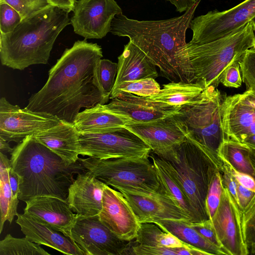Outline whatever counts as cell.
<instances>
[{
  "instance_id": "obj_1",
  "label": "cell",
  "mask_w": 255,
  "mask_h": 255,
  "mask_svg": "<svg viewBox=\"0 0 255 255\" xmlns=\"http://www.w3.org/2000/svg\"><path fill=\"white\" fill-rule=\"evenodd\" d=\"M102 57V48L97 43L86 39L75 41L49 70L45 84L31 95L26 108L73 123L82 108L105 105L110 96L104 93L99 79Z\"/></svg>"
},
{
  "instance_id": "obj_2",
  "label": "cell",
  "mask_w": 255,
  "mask_h": 255,
  "mask_svg": "<svg viewBox=\"0 0 255 255\" xmlns=\"http://www.w3.org/2000/svg\"><path fill=\"white\" fill-rule=\"evenodd\" d=\"M10 166L19 182L18 199L26 202L51 196L67 201L74 176L88 170L79 161L69 163L30 135L13 148Z\"/></svg>"
},
{
  "instance_id": "obj_3",
  "label": "cell",
  "mask_w": 255,
  "mask_h": 255,
  "mask_svg": "<svg viewBox=\"0 0 255 255\" xmlns=\"http://www.w3.org/2000/svg\"><path fill=\"white\" fill-rule=\"evenodd\" d=\"M200 0L181 16L165 20H138L117 15L110 32L128 37L158 67L162 76L171 82L182 81L175 55L186 44V32Z\"/></svg>"
},
{
  "instance_id": "obj_4",
  "label": "cell",
  "mask_w": 255,
  "mask_h": 255,
  "mask_svg": "<svg viewBox=\"0 0 255 255\" xmlns=\"http://www.w3.org/2000/svg\"><path fill=\"white\" fill-rule=\"evenodd\" d=\"M70 23L69 12L52 5L22 19L12 32L0 34L2 65L22 70L47 64L57 37Z\"/></svg>"
},
{
  "instance_id": "obj_5",
  "label": "cell",
  "mask_w": 255,
  "mask_h": 255,
  "mask_svg": "<svg viewBox=\"0 0 255 255\" xmlns=\"http://www.w3.org/2000/svg\"><path fill=\"white\" fill-rule=\"evenodd\" d=\"M255 39L249 22L225 37L204 44L186 43L175 55L182 81L217 88L224 70L239 61L245 51L254 46Z\"/></svg>"
},
{
  "instance_id": "obj_6",
  "label": "cell",
  "mask_w": 255,
  "mask_h": 255,
  "mask_svg": "<svg viewBox=\"0 0 255 255\" xmlns=\"http://www.w3.org/2000/svg\"><path fill=\"white\" fill-rule=\"evenodd\" d=\"M158 156L170 164L194 213L197 223L210 220L206 207V197L211 182L220 167L213 157L189 136L182 143Z\"/></svg>"
},
{
  "instance_id": "obj_7",
  "label": "cell",
  "mask_w": 255,
  "mask_h": 255,
  "mask_svg": "<svg viewBox=\"0 0 255 255\" xmlns=\"http://www.w3.org/2000/svg\"><path fill=\"white\" fill-rule=\"evenodd\" d=\"M224 97L210 86L196 101L181 106L176 113L187 128L188 136L204 147L220 167L222 159L219 150L226 139L222 114Z\"/></svg>"
},
{
  "instance_id": "obj_8",
  "label": "cell",
  "mask_w": 255,
  "mask_h": 255,
  "mask_svg": "<svg viewBox=\"0 0 255 255\" xmlns=\"http://www.w3.org/2000/svg\"><path fill=\"white\" fill-rule=\"evenodd\" d=\"M149 157L99 159L80 158L83 165L97 178L119 190L161 193L156 171Z\"/></svg>"
},
{
  "instance_id": "obj_9",
  "label": "cell",
  "mask_w": 255,
  "mask_h": 255,
  "mask_svg": "<svg viewBox=\"0 0 255 255\" xmlns=\"http://www.w3.org/2000/svg\"><path fill=\"white\" fill-rule=\"evenodd\" d=\"M80 155L99 159L149 157L151 149L125 127L115 130L80 134Z\"/></svg>"
},
{
  "instance_id": "obj_10",
  "label": "cell",
  "mask_w": 255,
  "mask_h": 255,
  "mask_svg": "<svg viewBox=\"0 0 255 255\" xmlns=\"http://www.w3.org/2000/svg\"><path fill=\"white\" fill-rule=\"evenodd\" d=\"M255 16V0H245L226 10L210 11L193 18L189 28L193 32L191 43H208L236 32Z\"/></svg>"
},
{
  "instance_id": "obj_11",
  "label": "cell",
  "mask_w": 255,
  "mask_h": 255,
  "mask_svg": "<svg viewBox=\"0 0 255 255\" xmlns=\"http://www.w3.org/2000/svg\"><path fill=\"white\" fill-rule=\"evenodd\" d=\"M69 237L86 255H130L131 241L120 239L103 223L98 215H77Z\"/></svg>"
},
{
  "instance_id": "obj_12",
  "label": "cell",
  "mask_w": 255,
  "mask_h": 255,
  "mask_svg": "<svg viewBox=\"0 0 255 255\" xmlns=\"http://www.w3.org/2000/svg\"><path fill=\"white\" fill-rule=\"evenodd\" d=\"M61 120L52 115L21 109L4 97L0 99V136L8 142L19 143L27 136L35 135L58 125Z\"/></svg>"
},
{
  "instance_id": "obj_13",
  "label": "cell",
  "mask_w": 255,
  "mask_h": 255,
  "mask_svg": "<svg viewBox=\"0 0 255 255\" xmlns=\"http://www.w3.org/2000/svg\"><path fill=\"white\" fill-rule=\"evenodd\" d=\"M70 23L85 39H101L110 32L111 23L122 9L115 0H78Z\"/></svg>"
},
{
  "instance_id": "obj_14",
  "label": "cell",
  "mask_w": 255,
  "mask_h": 255,
  "mask_svg": "<svg viewBox=\"0 0 255 255\" xmlns=\"http://www.w3.org/2000/svg\"><path fill=\"white\" fill-rule=\"evenodd\" d=\"M176 113L151 122L132 123L124 127L138 136L150 147L152 152L160 155L185 141L188 135L185 123Z\"/></svg>"
},
{
  "instance_id": "obj_15",
  "label": "cell",
  "mask_w": 255,
  "mask_h": 255,
  "mask_svg": "<svg viewBox=\"0 0 255 255\" xmlns=\"http://www.w3.org/2000/svg\"><path fill=\"white\" fill-rule=\"evenodd\" d=\"M220 204L210 220L222 247L230 255H248L243 239L241 211L228 189L223 187Z\"/></svg>"
},
{
  "instance_id": "obj_16",
  "label": "cell",
  "mask_w": 255,
  "mask_h": 255,
  "mask_svg": "<svg viewBox=\"0 0 255 255\" xmlns=\"http://www.w3.org/2000/svg\"><path fill=\"white\" fill-rule=\"evenodd\" d=\"M102 203L98 215L103 223L121 240H135L140 223L124 195L106 185Z\"/></svg>"
},
{
  "instance_id": "obj_17",
  "label": "cell",
  "mask_w": 255,
  "mask_h": 255,
  "mask_svg": "<svg viewBox=\"0 0 255 255\" xmlns=\"http://www.w3.org/2000/svg\"><path fill=\"white\" fill-rule=\"evenodd\" d=\"M118 191L128 200L140 224L162 220H178L191 223V218L164 194L124 189Z\"/></svg>"
},
{
  "instance_id": "obj_18",
  "label": "cell",
  "mask_w": 255,
  "mask_h": 255,
  "mask_svg": "<svg viewBox=\"0 0 255 255\" xmlns=\"http://www.w3.org/2000/svg\"><path fill=\"white\" fill-rule=\"evenodd\" d=\"M104 106L114 113L130 119L131 123L163 118L176 113L180 108L128 93L118 95Z\"/></svg>"
},
{
  "instance_id": "obj_19",
  "label": "cell",
  "mask_w": 255,
  "mask_h": 255,
  "mask_svg": "<svg viewBox=\"0 0 255 255\" xmlns=\"http://www.w3.org/2000/svg\"><path fill=\"white\" fill-rule=\"evenodd\" d=\"M25 202L24 214L69 237L77 215L71 210L67 200L54 196H41Z\"/></svg>"
},
{
  "instance_id": "obj_20",
  "label": "cell",
  "mask_w": 255,
  "mask_h": 255,
  "mask_svg": "<svg viewBox=\"0 0 255 255\" xmlns=\"http://www.w3.org/2000/svg\"><path fill=\"white\" fill-rule=\"evenodd\" d=\"M106 185L89 171L77 174L69 188L67 197L73 212L84 217L99 215Z\"/></svg>"
},
{
  "instance_id": "obj_21",
  "label": "cell",
  "mask_w": 255,
  "mask_h": 255,
  "mask_svg": "<svg viewBox=\"0 0 255 255\" xmlns=\"http://www.w3.org/2000/svg\"><path fill=\"white\" fill-rule=\"evenodd\" d=\"M15 221L28 240L51 248L65 255H86L68 236L49 226L38 222L24 214L17 213Z\"/></svg>"
},
{
  "instance_id": "obj_22",
  "label": "cell",
  "mask_w": 255,
  "mask_h": 255,
  "mask_svg": "<svg viewBox=\"0 0 255 255\" xmlns=\"http://www.w3.org/2000/svg\"><path fill=\"white\" fill-rule=\"evenodd\" d=\"M222 114L226 139L240 142L255 134V108L242 103L236 95L224 96Z\"/></svg>"
},
{
  "instance_id": "obj_23",
  "label": "cell",
  "mask_w": 255,
  "mask_h": 255,
  "mask_svg": "<svg viewBox=\"0 0 255 255\" xmlns=\"http://www.w3.org/2000/svg\"><path fill=\"white\" fill-rule=\"evenodd\" d=\"M80 134L73 123L61 121L58 125L33 135L63 160L71 164L80 159Z\"/></svg>"
},
{
  "instance_id": "obj_24",
  "label": "cell",
  "mask_w": 255,
  "mask_h": 255,
  "mask_svg": "<svg viewBox=\"0 0 255 255\" xmlns=\"http://www.w3.org/2000/svg\"><path fill=\"white\" fill-rule=\"evenodd\" d=\"M118 59V71L114 86L124 82L146 78L155 79L158 76L155 65L130 40L124 46L123 52Z\"/></svg>"
},
{
  "instance_id": "obj_25",
  "label": "cell",
  "mask_w": 255,
  "mask_h": 255,
  "mask_svg": "<svg viewBox=\"0 0 255 255\" xmlns=\"http://www.w3.org/2000/svg\"><path fill=\"white\" fill-rule=\"evenodd\" d=\"M131 123L130 119L114 113L107 110L104 105L98 104L80 112L73 124L82 134L110 131Z\"/></svg>"
},
{
  "instance_id": "obj_26",
  "label": "cell",
  "mask_w": 255,
  "mask_h": 255,
  "mask_svg": "<svg viewBox=\"0 0 255 255\" xmlns=\"http://www.w3.org/2000/svg\"><path fill=\"white\" fill-rule=\"evenodd\" d=\"M149 157L154 166L161 193L171 199L191 218V223H197L194 213L169 163L152 152Z\"/></svg>"
},
{
  "instance_id": "obj_27",
  "label": "cell",
  "mask_w": 255,
  "mask_h": 255,
  "mask_svg": "<svg viewBox=\"0 0 255 255\" xmlns=\"http://www.w3.org/2000/svg\"><path fill=\"white\" fill-rule=\"evenodd\" d=\"M165 232L170 233L183 242L211 255H227L221 248L212 244L195 230L191 222L178 220H162L153 222Z\"/></svg>"
},
{
  "instance_id": "obj_28",
  "label": "cell",
  "mask_w": 255,
  "mask_h": 255,
  "mask_svg": "<svg viewBox=\"0 0 255 255\" xmlns=\"http://www.w3.org/2000/svg\"><path fill=\"white\" fill-rule=\"evenodd\" d=\"M205 89L198 83L171 82L163 85L157 94L146 98L172 106H181L196 101Z\"/></svg>"
},
{
  "instance_id": "obj_29",
  "label": "cell",
  "mask_w": 255,
  "mask_h": 255,
  "mask_svg": "<svg viewBox=\"0 0 255 255\" xmlns=\"http://www.w3.org/2000/svg\"><path fill=\"white\" fill-rule=\"evenodd\" d=\"M10 161L7 156L0 152V233L2 231L4 223L7 221L10 224L17 215L18 203L12 198L10 185L8 170Z\"/></svg>"
},
{
  "instance_id": "obj_30",
  "label": "cell",
  "mask_w": 255,
  "mask_h": 255,
  "mask_svg": "<svg viewBox=\"0 0 255 255\" xmlns=\"http://www.w3.org/2000/svg\"><path fill=\"white\" fill-rule=\"evenodd\" d=\"M250 147L240 142L225 139L219 150L221 159L238 171L249 174L255 180V172L250 157Z\"/></svg>"
},
{
  "instance_id": "obj_31",
  "label": "cell",
  "mask_w": 255,
  "mask_h": 255,
  "mask_svg": "<svg viewBox=\"0 0 255 255\" xmlns=\"http://www.w3.org/2000/svg\"><path fill=\"white\" fill-rule=\"evenodd\" d=\"M135 242L137 244L175 249L186 244L173 234L162 230L154 223L140 224Z\"/></svg>"
},
{
  "instance_id": "obj_32",
  "label": "cell",
  "mask_w": 255,
  "mask_h": 255,
  "mask_svg": "<svg viewBox=\"0 0 255 255\" xmlns=\"http://www.w3.org/2000/svg\"><path fill=\"white\" fill-rule=\"evenodd\" d=\"M40 245L26 237L17 238L7 234L0 241V255H50Z\"/></svg>"
},
{
  "instance_id": "obj_33",
  "label": "cell",
  "mask_w": 255,
  "mask_h": 255,
  "mask_svg": "<svg viewBox=\"0 0 255 255\" xmlns=\"http://www.w3.org/2000/svg\"><path fill=\"white\" fill-rule=\"evenodd\" d=\"M160 89L159 83L153 78L124 82L114 87L110 99L115 98L124 93L146 98L157 94Z\"/></svg>"
},
{
  "instance_id": "obj_34",
  "label": "cell",
  "mask_w": 255,
  "mask_h": 255,
  "mask_svg": "<svg viewBox=\"0 0 255 255\" xmlns=\"http://www.w3.org/2000/svg\"><path fill=\"white\" fill-rule=\"evenodd\" d=\"M241 227L248 254H255V195L241 212Z\"/></svg>"
},
{
  "instance_id": "obj_35",
  "label": "cell",
  "mask_w": 255,
  "mask_h": 255,
  "mask_svg": "<svg viewBox=\"0 0 255 255\" xmlns=\"http://www.w3.org/2000/svg\"><path fill=\"white\" fill-rule=\"evenodd\" d=\"M243 82L247 90L255 91V48L245 51L239 61Z\"/></svg>"
},
{
  "instance_id": "obj_36",
  "label": "cell",
  "mask_w": 255,
  "mask_h": 255,
  "mask_svg": "<svg viewBox=\"0 0 255 255\" xmlns=\"http://www.w3.org/2000/svg\"><path fill=\"white\" fill-rule=\"evenodd\" d=\"M118 63L110 60L101 59L98 67V76L104 93L110 97L115 84Z\"/></svg>"
},
{
  "instance_id": "obj_37",
  "label": "cell",
  "mask_w": 255,
  "mask_h": 255,
  "mask_svg": "<svg viewBox=\"0 0 255 255\" xmlns=\"http://www.w3.org/2000/svg\"><path fill=\"white\" fill-rule=\"evenodd\" d=\"M21 20V15L15 9L5 2H0V34L12 32Z\"/></svg>"
},
{
  "instance_id": "obj_38",
  "label": "cell",
  "mask_w": 255,
  "mask_h": 255,
  "mask_svg": "<svg viewBox=\"0 0 255 255\" xmlns=\"http://www.w3.org/2000/svg\"><path fill=\"white\" fill-rule=\"evenodd\" d=\"M0 2H5L15 9L22 20L50 5L48 0H0Z\"/></svg>"
},
{
  "instance_id": "obj_39",
  "label": "cell",
  "mask_w": 255,
  "mask_h": 255,
  "mask_svg": "<svg viewBox=\"0 0 255 255\" xmlns=\"http://www.w3.org/2000/svg\"><path fill=\"white\" fill-rule=\"evenodd\" d=\"M223 188L220 172L219 171L211 182L206 197V207L210 219L216 213L220 204Z\"/></svg>"
},
{
  "instance_id": "obj_40",
  "label": "cell",
  "mask_w": 255,
  "mask_h": 255,
  "mask_svg": "<svg viewBox=\"0 0 255 255\" xmlns=\"http://www.w3.org/2000/svg\"><path fill=\"white\" fill-rule=\"evenodd\" d=\"M239 61L227 67L221 74L220 83L227 87L239 88L243 82Z\"/></svg>"
},
{
  "instance_id": "obj_41",
  "label": "cell",
  "mask_w": 255,
  "mask_h": 255,
  "mask_svg": "<svg viewBox=\"0 0 255 255\" xmlns=\"http://www.w3.org/2000/svg\"><path fill=\"white\" fill-rule=\"evenodd\" d=\"M130 255H177L175 249L137 244L131 245Z\"/></svg>"
},
{
  "instance_id": "obj_42",
  "label": "cell",
  "mask_w": 255,
  "mask_h": 255,
  "mask_svg": "<svg viewBox=\"0 0 255 255\" xmlns=\"http://www.w3.org/2000/svg\"><path fill=\"white\" fill-rule=\"evenodd\" d=\"M190 225L203 238L212 244L222 249L226 253L227 255H230L229 253L221 246L212 226L210 220L201 223H190Z\"/></svg>"
},
{
  "instance_id": "obj_43",
  "label": "cell",
  "mask_w": 255,
  "mask_h": 255,
  "mask_svg": "<svg viewBox=\"0 0 255 255\" xmlns=\"http://www.w3.org/2000/svg\"><path fill=\"white\" fill-rule=\"evenodd\" d=\"M219 171L220 172L223 187L228 189L234 200L238 206L237 180L228 170L223 160L222 164L219 168Z\"/></svg>"
},
{
  "instance_id": "obj_44",
  "label": "cell",
  "mask_w": 255,
  "mask_h": 255,
  "mask_svg": "<svg viewBox=\"0 0 255 255\" xmlns=\"http://www.w3.org/2000/svg\"><path fill=\"white\" fill-rule=\"evenodd\" d=\"M223 161L228 170L234 177L238 182L249 189L255 192V180L252 176L249 174L238 171L226 162L224 160Z\"/></svg>"
},
{
  "instance_id": "obj_45",
  "label": "cell",
  "mask_w": 255,
  "mask_h": 255,
  "mask_svg": "<svg viewBox=\"0 0 255 255\" xmlns=\"http://www.w3.org/2000/svg\"><path fill=\"white\" fill-rule=\"evenodd\" d=\"M238 205L242 212L253 199L255 192L244 187L237 181Z\"/></svg>"
},
{
  "instance_id": "obj_46",
  "label": "cell",
  "mask_w": 255,
  "mask_h": 255,
  "mask_svg": "<svg viewBox=\"0 0 255 255\" xmlns=\"http://www.w3.org/2000/svg\"><path fill=\"white\" fill-rule=\"evenodd\" d=\"M8 175L13 200L15 202L18 203L19 189V178L17 174L12 170L11 166L9 168Z\"/></svg>"
},
{
  "instance_id": "obj_47",
  "label": "cell",
  "mask_w": 255,
  "mask_h": 255,
  "mask_svg": "<svg viewBox=\"0 0 255 255\" xmlns=\"http://www.w3.org/2000/svg\"><path fill=\"white\" fill-rule=\"evenodd\" d=\"M169 1L176 7V10L181 13L185 12L191 8L197 2V0H165Z\"/></svg>"
},
{
  "instance_id": "obj_48",
  "label": "cell",
  "mask_w": 255,
  "mask_h": 255,
  "mask_svg": "<svg viewBox=\"0 0 255 255\" xmlns=\"http://www.w3.org/2000/svg\"><path fill=\"white\" fill-rule=\"evenodd\" d=\"M50 5L58 7L70 12L73 10L76 0H48Z\"/></svg>"
},
{
  "instance_id": "obj_49",
  "label": "cell",
  "mask_w": 255,
  "mask_h": 255,
  "mask_svg": "<svg viewBox=\"0 0 255 255\" xmlns=\"http://www.w3.org/2000/svg\"><path fill=\"white\" fill-rule=\"evenodd\" d=\"M238 98L243 103L255 108V91L247 90L242 94H236Z\"/></svg>"
},
{
  "instance_id": "obj_50",
  "label": "cell",
  "mask_w": 255,
  "mask_h": 255,
  "mask_svg": "<svg viewBox=\"0 0 255 255\" xmlns=\"http://www.w3.org/2000/svg\"><path fill=\"white\" fill-rule=\"evenodd\" d=\"M240 142L249 147L255 148V134L247 136L241 139Z\"/></svg>"
},
{
  "instance_id": "obj_51",
  "label": "cell",
  "mask_w": 255,
  "mask_h": 255,
  "mask_svg": "<svg viewBox=\"0 0 255 255\" xmlns=\"http://www.w3.org/2000/svg\"><path fill=\"white\" fill-rule=\"evenodd\" d=\"M12 150L13 148L10 147L8 142L0 136V152L3 154L10 153Z\"/></svg>"
},
{
  "instance_id": "obj_52",
  "label": "cell",
  "mask_w": 255,
  "mask_h": 255,
  "mask_svg": "<svg viewBox=\"0 0 255 255\" xmlns=\"http://www.w3.org/2000/svg\"><path fill=\"white\" fill-rule=\"evenodd\" d=\"M250 157L251 161L252 164L253 166L255 172V148H253L250 147Z\"/></svg>"
},
{
  "instance_id": "obj_53",
  "label": "cell",
  "mask_w": 255,
  "mask_h": 255,
  "mask_svg": "<svg viewBox=\"0 0 255 255\" xmlns=\"http://www.w3.org/2000/svg\"><path fill=\"white\" fill-rule=\"evenodd\" d=\"M250 22H251V24L252 25V26H253V29L254 30V32H255V16L251 20V21Z\"/></svg>"
},
{
  "instance_id": "obj_54",
  "label": "cell",
  "mask_w": 255,
  "mask_h": 255,
  "mask_svg": "<svg viewBox=\"0 0 255 255\" xmlns=\"http://www.w3.org/2000/svg\"><path fill=\"white\" fill-rule=\"evenodd\" d=\"M253 47H254L255 48V40H254V46Z\"/></svg>"
}]
</instances>
